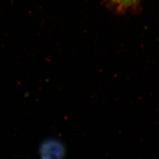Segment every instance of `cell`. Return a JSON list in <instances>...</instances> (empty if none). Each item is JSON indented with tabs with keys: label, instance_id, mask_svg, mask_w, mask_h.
Returning <instances> with one entry per match:
<instances>
[{
	"label": "cell",
	"instance_id": "obj_1",
	"mask_svg": "<svg viewBox=\"0 0 159 159\" xmlns=\"http://www.w3.org/2000/svg\"><path fill=\"white\" fill-rule=\"evenodd\" d=\"M66 153V147L63 142L55 137L44 139L39 148L41 159H64Z\"/></svg>",
	"mask_w": 159,
	"mask_h": 159
},
{
	"label": "cell",
	"instance_id": "obj_2",
	"mask_svg": "<svg viewBox=\"0 0 159 159\" xmlns=\"http://www.w3.org/2000/svg\"><path fill=\"white\" fill-rule=\"evenodd\" d=\"M140 0H123L119 7V10L124 11L129 8L137 7Z\"/></svg>",
	"mask_w": 159,
	"mask_h": 159
},
{
	"label": "cell",
	"instance_id": "obj_3",
	"mask_svg": "<svg viewBox=\"0 0 159 159\" xmlns=\"http://www.w3.org/2000/svg\"><path fill=\"white\" fill-rule=\"evenodd\" d=\"M111 1L113 2L115 5L117 6V8H119V7L120 6V4H121V2H122L123 0H111Z\"/></svg>",
	"mask_w": 159,
	"mask_h": 159
}]
</instances>
